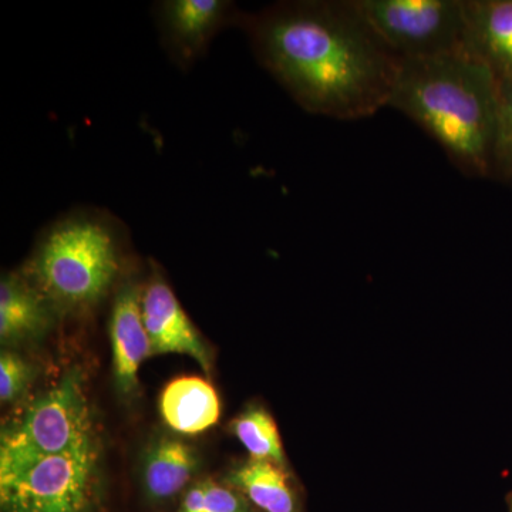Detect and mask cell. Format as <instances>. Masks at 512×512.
Here are the masks:
<instances>
[{"instance_id": "cell-15", "label": "cell", "mask_w": 512, "mask_h": 512, "mask_svg": "<svg viewBox=\"0 0 512 512\" xmlns=\"http://www.w3.org/2000/svg\"><path fill=\"white\" fill-rule=\"evenodd\" d=\"M231 431L248 451L249 458L288 467L278 426L265 407L259 404L249 406L232 421Z\"/></svg>"}, {"instance_id": "cell-13", "label": "cell", "mask_w": 512, "mask_h": 512, "mask_svg": "<svg viewBox=\"0 0 512 512\" xmlns=\"http://www.w3.org/2000/svg\"><path fill=\"white\" fill-rule=\"evenodd\" d=\"M160 412L170 429L181 434H198L220 419V397L202 377H178L163 390Z\"/></svg>"}, {"instance_id": "cell-14", "label": "cell", "mask_w": 512, "mask_h": 512, "mask_svg": "<svg viewBox=\"0 0 512 512\" xmlns=\"http://www.w3.org/2000/svg\"><path fill=\"white\" fill-rule=\"evenodd\" d=\"M200 467L197 450L170 437L154 441L143 461V485L154 503L171 500L184 490Z\"/></svg>"}, {"instance_id": "cell-12", "label": "cell", "mask_w": 512, "mask_h": 512, "mask_svg": "<svg viewBox=\"0 0 512 512\" xmlns=\"http://www.w3.org/2000/svg\"><path fill=\"white\" fill-rule=\"evenodd\" d=\"M225 483L239 491L258 512H303L288 467L248 458L229 471Z\"/></svg>"}, {"instance_id": "cell-3", "label": "cell", "mask_w": 512, "mask_h": 512, "mask_svg": "<svg viewBox=\"0 0 512 512\" xmlns=\"http://www.w3.org/2000/svg\"><path fill=\"white\" fill-rule=\"evenodd\" d=\"M116 224L101 212H73L40 239L23 271L56 311L92 308L117 281L121 256Z\"/></svg>"}, {"instance_id": "cell-2", "label": "cell", "mask_w": 512, "mask_h": 512, "mask_svg": "<svg viewBox=\"0 0 512 512\" xmlns=\"http://www.w3.org/2000/svg\"><path fill=\"white\" fill-rule=\"evenodd\" d=\"M389 107L419 124L461 173L491 177L498 80L466 50L404 60Z\"/></svg>"}, {"instance_id": "cell-11", "label": "cell", "mask_w": 512, "mask_h": 512, "mask_svg": "<svg viewBox=\"0 0 512 512\" xmlns=\"http://www.w3.org/2000/svg\"><path fill=\"white\" fill-rule=\"evenodd\" d=\"M55 306L25 271L2 276L0 282V340L3 345L42 335Z\"/></svg>"}, {"instance_id": "cell-10", "label": "cell", "mask_w": 512, "mask_h": 512, "mask_svg": "<svg viewBox=\"0 0 512 512\" xmlns=\"http://www.w3.org/2000/svg\"><path fill=\"white\" fill-rule=\"evenodd\" d=\"M463 49L500 80L512 79V0H464Z\"/></svg>"}, {"instance_id": "cell-6", "label": "cell", "mask_w": 512, "mask_h": 512, "mask_svg": "<svg viewBox=\"0 0 512 512\" xmlns=\"http://www.w3.org/2000/svg\"><path fill=\"white\" fill-rule=\"evenodd\" d=\"M370 29L400 62L463 49L464 0H352Z\"/></svg>"}, {"instance_id": "cell-7", "label": "cell", "mask_w": 512, "mask_h": 512, "mask_svg": "<svg viewBox=\"0 0 512 512\" xmlns=\"http://www.w3.org/2000/svg\"><path fill=\"white\" fill-rule=\"evenodd\" d=\"M244 15L229 0H164L156 8L165 52L181 70H190L222 29L239 28Z\"/></svg>"}, {"instance_id": "cell-18", "label": "cell", "mask_w": 512, "mask_h": 512, "mask_svg": "<svg viewBox=\"0 0 512 512\" xmlns=\"http://www.w3.org/2000/svg\"><path fill=\"white\" fill-rule=\"evenodd\" d=\"M33 369L23 357L3 350L0 355V400L12 403L23 396L32 382Z\"/></svg>"}, {"instance_id": "cell-17", "label": "cell", "mask_w": 512, "mask_h": 512, "mask_svg": "<svg viewBox=\"0 0 512 512\" xmlns=\"http://www.w3.org/2000/svg\"><path fill=\"white\" fill-rule=\"evenodd\" d=\"M491 177L512 183V79L498 82L497 128Z\"/></svg>"}, {"instance_id": "cell-4", "label": "cell", "mask_w": 512, "mask_h": 512, "mask_svg": "<svg viewBox=\"0 0 512 512\" xmlns=\"http://www.w3.org/2000/svg\"><path fill=\"white\" fill-rule=\"evenodd\" d=\"M101 500L99 437L56 456L0 464L3 512H99Z\"/></svg>"}, {"instance_id": "cell-1", "label": "cell", "mask_w": 512, "mask_h": 512, "mask_svg": "<svg viewBox=\"0 0 512 512\" xmlns=\"http://www.w3.org/2000/svg\"><path fill=\"white\" fill-rule=\"evenodd\" d=\"M239 28L258 62L303 110L360 120L389 107L402 62L352 0L276 3L245 13Z\"/></svg>"}, {"instance_id": "cell-19", "label": "cell", "mask_w": 512, "mask_h": 512, "mask_svg": "<svg viewBox=\"0 0 512 512\" xmlns=\"http://www.w3.org/2000/svg\"><path fill=\"white\" fill-rule=\"evenodd\" d=\"M508 512H512V493L507 497Z\"/></svg>"}, {"instance_id": "cell-5", "label": "cell", "mask_w": 512, "mask_h": 512, "mask_svg": "<svg viewBox=\"0 0 512 512\" xmlns=\"http://www.w3.org/2000/svg\"><path fill=\"white\" fill-rule=\"evenodd\" d=\"M96 437L82 373L73 369L3 426L0 464L67 453Z\"/></svg>"}, {"instance_id": "cell-8", "label": "cell", "mask_w": 512, "mask_h": 512, "mask_svg": "<svg viewBox=\"0 0 512 512\" xmlns=\"http://www.w3.org/2000/svg\"><path fill=\"white\" fill-rule=\"evenodd\" d=\"M141 286V312L153 355L178 353L190 356L204 373L210 375V352L171 286L154 271Z\"/></svg>"}, {"instance_id": "cell-16", "label": "cell", "mask_w": 512, "mask_h": 512, "mask_svg": "<svg viewBox=\"0 0 512 512\" xmlns=\"http://www.w3.org/2000/svg\"><path fill=\"white\" fill-rule=\"evenodd\" d=\"M177 512H258L231 485L214 480L198 481L188 488Z\"/></svg>"}, {"instance_id": "cell-9", "label": "cell", "mask_w": 512, "mask_h": 512, "mask_svg": "<svg viewBox=\"0 0 512 512\" xmlns=\"http://www.w3.org/2000/svg\"><path fill=\"white\" fill-rule=\"evenodd\" d=\"M141 288L143 286L136 282H126L117 292L111 308L114 379L123 394L137 389L138 369L147 357L153 356L141 312Z\"/></svg>"}]
</instances>
